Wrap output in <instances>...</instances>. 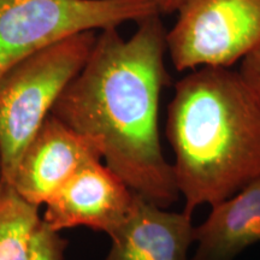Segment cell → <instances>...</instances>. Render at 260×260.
Returning a JSON list of instances; mask_svg holds the SVG:
<instances>
[{
	"label": "cell",
	"instance_id": "30bf717a",
	"mask_svg": "<svg viewBox=\"0 0 260 260\" xmlns=\"http://www.w3.org/2000/svg\"><path fill=\"white\" fill-rule=\"evenodd\" d=\"M42 218L39 207L19 197L14 187L0 186V260H29Z\"/></svg>",
	"mask_w": 260,
	"mask_h": 260
},
{
	"label": "cell",
	"instance_id": "4fadbf2b",
	"mask_svg": "<svg viewBox=\"0 0 260 260\" xmlns=\"http://www.w3.org/2000/svg\"><path fill=\"white\" fill-rule=\"evenodd\" d=\"M184 0H158L159 10H160V14H174L177 12L180 6L183 4Z\"/></svg>",
	"mask_w": 260,
	"mask_h": 260
},
{
	"label": "cell",
	"instance_id": "3957f363",
	"mask_svg": "<svg viewBox=\"0 0 260 260\" xmlns=\"http://www.w3.org/2000/svg\"><path fill=\"white\" fill-rule=\"evenodd\" d=\"M96 37L73 35L0 75V171L10 184L19 159L65 87L86 64Z\"/></svg>",
	"mask_w": 260,
	"mask_h": 260
},
{
	"label": "cell",
	"instance_id": "9c48e42d",
	"mask_svg": "<svg viewBox=\"0 0 260 260\" xmlns=\"http://www.w3.org/2000/svg\"><path fill=\"white\" fill-rule=\"evenodd\" d=\"M195 226L191 260H235L260 243V176L222 203Z\"/></svg>",
	"mask_w": 260,
	"mask_h": 260
},
{
	"label": "cell",
	"instance_id": "6da1fadb",
	"mask_svg": "<svg viewBox=\"0 0 260 260\" xmlns=\"http://www.w3.org/2000/svg\"><path fill=\"white\" fill-rule=\"evenodd\" d=\"M167 32L160 14L138 22L129 39L117 28L102 30L51 111L88 139L135 194L164 209L181 197L159 134V102L170 83Z\"/></svg>",
	"mask_w": 260,
	"mask_h": 260
},
{
	"label": "cell",
	"instance_id": "5b68a950",
	"mask_svg": "<svg viewBox=\"0 0 260 260\" xmlns=\"http://www.w3.org/2000/svg\"><path fill=\"white\" fill-rule=\"evenodd\" d=\"M167 32L177 71L233 68L260 47V0H184Z\"/></svg>",
	"mask_w": 260,
	"mask_h": 260
},
{
	"label": "cell",
	"instance_id": "ba28073f",
	"mask_svg": "<svg viewBox=\"0 0 260 260\" xmlns=\"http://www.w3.org/2000/svg\"><path fill=\"white\" fill-rule=\"evenodd\" d=\"M191 216L184 210L168 211L136 194L128 218L110 235L111 247L104 260H191Z\"/></svg>",
	"mask_w": 260,
	"mask_h": 260
},
{
	"label": "cell",
	"instance_id": "277c9868",
	"mask_svg": "<svg viewBox=\"0 0 260 260\" xmlns=\"http://www.w3.org/2000/svg\"><path fill=\"white\" fill-rule=\"evenodd\" d=\"M159 14L158 0H0V75L73 35Z\"/></svg>",
	"mask_w": 260,
	"mask_h": 260
},
{
	"label": "cell",
	"instance_id": "8fae6325",
	"mask_svg": "<svg viewBox=\"0 0 260 260\" xmlns=\"http://www.w3.org/2000/svg\"><path fill=\"white\" fill-rule=\"evenodd\" d=\"M67 240L58 232L52 230L44 220H41L34 240H32L29 260H64Z\"/></svg>",
	"mask_w": 260,
	"mask_h": 260
},
{
	"label": "cell",
	"instance_id": "52a82bcc",
	"mask_svg": "<svg viewBox=\"0 0 260 260\" xmlns=\"http://www.w3.org/2000/svg\"><path fill=\"white\" fill-rule=\"evenodd\" d=\"M95 159L102 154L88 139L50 115L24 149L10 186L40 207L79 169Z\"/></svg>",
	"mask_w": 260,
	"mask_h": 260
},
{
	"label": "cell",
	"instance_id": "7c38bea8",
	"mask_svg": "<svg viewBox=\"0 0 260 260\" xmlns=\"http://www.w3.org/2000/svg\"><path fill=\"white\" fill-rule=\"evenodd\" d=\"M239 71L260 98V47L240 63Z\"/></svg>",
	"mask_w": 260,
	"mask_h": 260
},
{
	"label": "cell",
	"instance_id": "8992f818",
	"mask_svg": "<svg viewBox=\"0 0 260 260\" xmlns=\"http://www.w3.org/2000/svg\"><path fill=\"white\" fill-rule=\"evenodd\" d=\"M136 194L102 159L79 169L45 204L42 220L54 232L87 226L111 235L132 212Z\"/></svg>",
	"mask_w": 260,
	"mask_h": 260
},
{
	"label": "cell",
	"instance_id": "5bb4252c",
	"mask_svg": "<svg viewBox=\"0 0 260 260\" xmlns=\"http://www.w3.org/2000/svg\"><path fill=\"white\" fill-rule=\"evenodd\" d=\"M3 183V177H2V171H0V186H2Z\"/></svg>",
	"mask_w": 260,
	"mask_h": 260
},
{
	"label": "cell",
	"instance_id": "7a4b0ae2",
	"mask_svg": "<svg viewBox=\"0 0 260 260\" xmlns=\"http://www.w3.org/2000/svg\"><path fill=\"white\" fill-rule=\"evenodd\" d=\"M167 138L184 211L214 206L260 176V98L233 68L191 70L175 83Z\"/></svg>",
	"mask_w": 260,
	"mask_h": 260
}]
</instances>
